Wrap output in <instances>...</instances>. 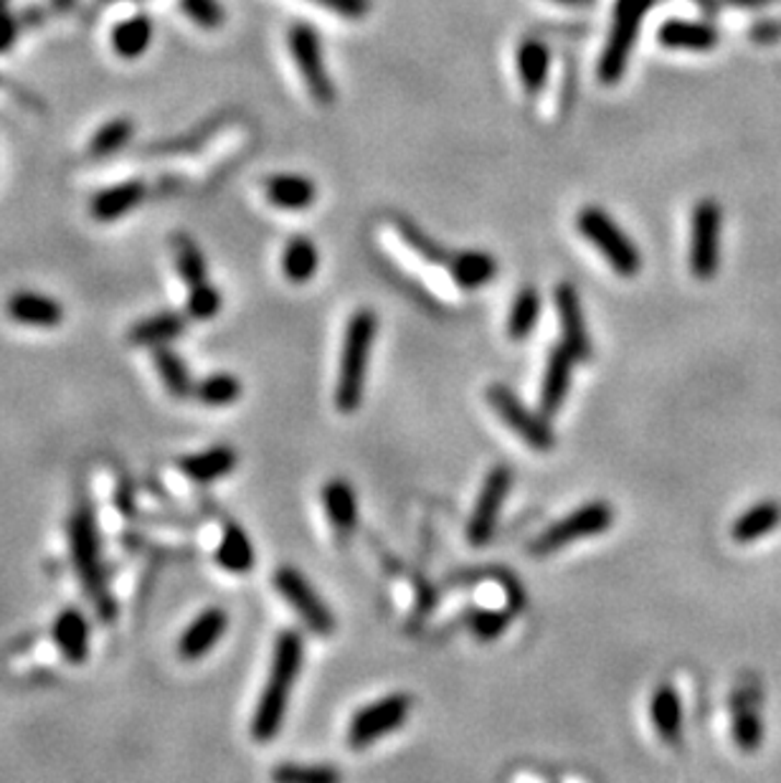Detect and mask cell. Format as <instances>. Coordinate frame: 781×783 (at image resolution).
Listing matches in <instances>:
<instances>
[{"label": "cell", "instance_id": "23", "mask_svg": "<svg viewBox=\"0 0 781 783\" xmlns=\"http://www.w3.org/2000/svg\"><path fill=\"white\" fill-rule=\"evenodd\" d=\"M323 507L330 525L338 530V535H342V538L355 530L358 498H355V490L346 482V479H330V482L323 487Z\"/></svg>", "mask_w": 781, "mask_h": 783}, {"label": "cell", "instance_id": "37", "mask_svg": "<svg viewBox=\"0 0 781 783\" xmlns=\"http://www.w3.org/2000/svg\"><path fill=\"white\" fill-rule=\"evenodd\" d=\"M188 302H186V313L188 317L194 319H213L221 313L223 297L219 292V287H213L209 279L196 287H188Z\"/></svg>", "mask_w": 781, "mask_h": 783}, {"label": "cell", "instance_id": "12", "mask_svg": "<svg viewBox=\"0 0 781 783\" xmlns=\"http://www.w3.org/2000/svg\"><path fill=\"white\" fill-rule=\"evenodd\" d=\"M275 586L279 591V596H282L284 601L300 613V619L305 621L307 629H313L315 634H323V636L333 634L335 613L328 609V604L323 601L320 594L310 586V581L298 569L282 565V569L275 573Z\"/></svg>", "mask_w": 781, "mask_h": 783}, {"label": "cell", "instance_id": "10", "mask_svg": "<svg viewBox=\"0 0 781 783\" xmlns=\"http://www.w3.org/2000/svg\"><path fill=\"white\" fill-rule=\"evenodd\" d=\"M287 44H290V54L294 63H298L300 77L307 86L310 97H313L317 105H333L335 84L330 82L328 69H325L323 46L317 31L307 26V23H294L290 28V36H287Z\"/></svg>", "mask_w": 781, "mask_h": 783}, {"label": "cell", "instance_id": "28", "mask_svg": "<svg viewBox=\"0 0 781 783\" xmlns=\"http://www.w3.org/2000/svg\"><path fill=\"white\" fill-rule=\"evenodd\" d=\"M454 284L462 290H480L498 274V261L488 252H459L450 259Z\"/></svg>", "mask_w": 781, "mask_h": 783}, {"label": "cell", "instance_id": "11", "mask_svg": "<svg viewBox=\"0 0 781 783\" xmlns=\"http://www.w3.org/2000/svg\"><path fill=\"white\" fill-rule=\"evenodd\" d=\"M510 487H513V471H510V467L498 465L488 471L467 523V540L473 548H485L492 540V535L498 530L502 507H505V500L510 494Z\"/></svg>", "mask_w": 781, "mask_h": 783}, {"label": "cell", "instance_id": "26", "mask_svg": "<svg viewBox=\"0 0 781 783\" xmlns=\"http://www.w3.org/2000/svg\"><path fill=\"white\" fill-rule=\"evenodd\" d=\"M186 315L180 313H161L153 317L140 319L138 325H132V330L127 332V340L132 346L140 348H161L173 342L175 338H180L186 332Z\"/></svg>", "mask_w": 781, "mask_h": 783}, {"label": "cell", "instance_id": "43", "mask_svg": "<svg viewBox=\"0 0 781 783\" xmlns=\"http://www.w3.org/2000/svg\"><path fill=\"white\" fill-rule=\"evenodd\" d=\"M19 38V23H15L13 13L8 11L5 0H0V51L11 49Z\"/></svg>", "mask_w": 781, "mask_h": 783}, {"label": "cell", "instance_id": "34", "mask_svg": "<svg viewBox=\"0 0 781 783\" xmlns=\"http://www.w3.org/2000/svg\"><path fill=\"white\" fill-rule=\"evenodd\" d=\"M194 396L198 404L211 406V409H223V406L238 401V396H242V381H238L234 373H211L206 375L203 381L196 383Z\"/></svg>", "mask_w": 781, "mask_h": 783}, {"label": "cell", "instance_id": "36", "mask_svg": "<svg viewBox=\"0 0 781 783\" xmlns=\"http://www.w3.org/2000/svg\"><path fill=\"white\" fill-rule=\"evenodd\" d=\"M132 132H135L132 119L127 117L109 119L107 125H102L100 130L94 132V138L90 142V153L94 157H107L112 153H117V150H123L127 142L132 140Z\"/></svg>", "mask_w": 781, "mask_h": 783}, {"label": "cell", "instance_id": "5", "mask_svg": "<svg viewBox=\"0 0 781 783\" xmlns=\"http://www.w3.org/2000/svg\"><path fill=\"white\" fill-rule=\"evenodd\" d=\"M576 226L581 236L592 246H596V249L604 254V259L609 261V267L619 271L621 277H634L637 271L642 269L640 249L629 242V236L609 219L607 211L588 206V209L579 213Z\"/></svg>", "mask_w": 781, "mask_h": 783}, {"label": "cell", "instance_id": "18", "mask_svg": "<svg viewBox=\"0 0 781 783\" xmlns=\"http://www.w3.org/2000/svg\"><path fill=\"white\" fill-rule=\"evenodd\" d=\"M731 733H733V743H736L744 753H754V750L761 748L763 721H761V710H759V705H756V698L751 690H738L736 694H733Z\"/></svg>", "mask_w": 781, "mask_h": 783}, {"label": "cell", "instance_id": "14", "mask_svg": "<svg viewBox=\"0 0 781 783\" xmlns=\"http://www.w3.org/2000/svg\"><path fill=\"white\" fill-rule=\"evenodd\" d=\"M576 363L579 361L563 342L548 353L544 383H540V413H544L546 419L556 417V413L563 409V401L571 388V373Z\"/></svg>", "mask_w": 781, "mask_h": 783}, {"label": "cell", "instance_id": "35", "mask_svg": "<svg viewBox=\"0 0 781 783\" xmlns=\"http://www.w3.org/2000/svg\"><path fill=\"white\" fill-rule=\"evenodd\" d=\"M173 252H175V267H178V274L183 282L188 287L206 282V277H209V271H206V259L194 238L175 236Z\"/></svg>", "mask_w": 781, "mask_h": 783}, {"label": "cell", "instance_id": "29", "mask_svg": "<svg viewBox=\"0 0 781 783\" xmlns=\"http://www.w3.org/2000/svg\"><path fill=\"white\" fill-rule=\"evenodd\" d=\"M217 563L223 571L244 575L254 569L257 563V553H254V546L238 525H226L223 527L221 542L217 548Z\"/></svg>", "mask_w": 781, "mask_h": 783}, {"label": "cell", "instance_id": "21", "mask_svg": "<svg viewBox=\"0 0 781 783\" xmlns=\"http://www.w3.org/2000/svg\"><path fill=\"white\" fill-rule=\"evenodd\" d=\"M650 717L660 738L669 746L683 740V700L673 685H660L650 698Z\"/></svg>", "mask_w": 781, "mask_h": 783}, {"label": "cell", "instance_id": "16", "mask_svg": "<svg viewBox=\"0 0 781 783\" xmlns=\"http://www.w3.org/2000/svg\"><path fill=\"white\" fill-rule=\"evenodd\" d=\"M226 627H229L226 611L219 609V606H211V609L198 613V617L190 621V627L183 631L178 642V654L188 662L201 659L203 654H209L213 646L219 644V639L223 636Z\"/></svg>", "mask_w": 781, "mask_h": 783}, {"label": "cell", "instance_id": "32", "mask_svg": "<svg viewBox=\"0 0 781 783\" xmlns=\"http://www.w3.org/2000/svg\"><path fill=\"white\" fill-rule=\"evenodd\" d=\"M538 319H540V292L536 287H523V290L515 294L513 305H510L508 338L513 342H523L525 338H531V332L536 330Z\"/></svg>", "mask_w": 781, "mask_h": 783}, {"label": "cell", "instance_id": "30", "mask_svg": "<svg viewBox=\"0 0 781 783\" xmlns=\"http://www.w3.org/2000/svg\"><path fill=\"white\" fill-rule=\"evenodd\" d=\"M317 267H320V254H317V246L310 238L294 236L287 242L282 252V271L287 282L307 284L315 277Z\"/></svg>", "mask_w": 781, "mask_h": 783}, {"label": "cell", "instance_id": "25", "mask_svg": "<svg viewBox=\"0 0 781 783\" xmlns=\"http://www.w3.org/2000/svg\"><path fill=\"white\" fill-rule=\"evenodd\" d=\"M779 525H781V502L761 500L748 507L744 515H738V521L731 527V538L741 542V546H748V542L761 540L763 535L777 530Z\"/></svg>", "mask_w": 781, "mask_h": 783}, {"label": "cell", "instance_id": "44", "mask_svg": "<svg viewBox=\"0 0 781 783\" xmlns=\"http://www.w3.org/2000/svg\"><path fill=\"white\" fill-rule=\"evenodd\" d=\"M556 3H563V5H592L594 0H556Z\"/></svg>", "mask_w": 781, "mask_h": 783}, {"label": "cell", "instance_id": "22", "mask_svg": "<svg viewBox=\"0 0 781 783\" xmlns=\"http://www.w3.org/2000/svg\"><path fill=\"white\" fill-rule=\"evenodd\" d=\"M265 190H267V201L275 203L277 209L282 211H305L317 198V188L313 180L290 173L272 175V178L265 183Z\"/></svg>", "mask_w": 781, "mask_h": 783}, {"label": "cell", "instance_id": "20", "mask_svg": "<svg viewBox=\"0 0 781 783\" xmlns=\"http://www.w3.org/2000/svg\"><path fill=\"white\" fill-rule=\"evenodd\" d=\"M236 449L231 446H211V449L190 454V457H183L178 467L188 479H194L198 484H211L217 479L231 475L236 469Z\"/></svg>", "mask_w": 781, "mask_h": 783}, {"label": "cell", "instance_id": "45", "mask_svg": "<svg viewBox=\"0 0 781 783\" xmlns=\"http://www.w3.org/2000/svg\"><path fill=\"white\" fill-rule=\"evenodd\" d=\"M731 3H738V5H763V3H769V0H731Z\"/></svg>", "mask_w": 781, "mask_h": 783}, {"label": "cell", "instance_id": "15", "mask_svg": "<svg viewBox=\"0 0 781 783\" xmlns=\"http://www.w3.org/2000/svg\"><path fill=\"white\" fill-rule=\"evenodd\" d=\"M51 634L56 646H59L61 657L67 659L69 665H84L86 657H90V636H92L90 619L84 617V611H79L77 606L63 609L59 617L54 619Z\"/></svg>", "mask_w": 781, "mask_h": 783}, {"label": "cell", "instance_id": "19", "mask_svg": "<svg viewBox=\"0 0 781 783\" xmlns=\"http://www.w3.org/2000/svg\"><path fill=\"white\" fill-rule=\"evenodd\" d=\"M148 196V186L142 180H125L117 183V186L100 190L97 196L92 198L90 211L97 221L102 223H112L125 219L127 213L138 209V206L145 201Z\"/></svg>", "mask_w": 781, "mask_h": 783}, {"label": "cell", "instance_id": "17", "mask_svg": "<svg viewBox=\"0 0 781 783\" xmlns=\"http://www.w3.org/2000/svg\"><path fill=\"white\" fill-rule=\"evenodd\" d=\"M8 317L26 327H59L63 323V307L49 294L21 290L5 305Z\"/></svg>", "mask_w": 781, "mask_h": 783}, {"label": "cell", "instance_id": "4", "mask_svg": "<svg viewBox=\"0 0 781 783\" xmlns=\"http://www.w3.org/2000/svg\"><path fill=\"white\" fill-rule=\"evenodd\" d=\"M652 3L655 0H617L614 3L611 31L599 61V79L604 84H617L621 74H625L629 54H632V46L637 36H640V26Z\"/></svg>", "mask_w": 781, "mask_h": 783}, {"label": "cell", "instance_id": "46", "mask_svg": "<svg viewBox=\"0 0 781 783\" xmlns=\"http://www.w3.org/2000/svg\"><path fill=\"white\" fill-rule=\"evenodd\" d=\"M74 3H77V0H54V5L61 8V11H63V8H71Z\"/></svg>", "mask_w": 781, "mask_h": 783}, {"label": "cell", "instance_id": "13", "mask_svg": "<svg viewBox=\"0 0 781 783\" xmlns=\"http://www.w3.org/2000/svg\"><path fill=\"white\" fill-rule=\"evenodd\" d=\"M553 302H556L558 319H561L563 346L571 350L579 363L588 361V358H592V342H588L586 319H584V309H581L576 287L569 282H561L553 290Z\"/></svg>", "mask_w": 781, "mask_h": 783}, {"label": "cell", "instance_id": "2", "mask_svg": "<svg viewBox=\"0 0 781 783\" xmlns=\"http://www.w3.org/2000/svg\"><path fill=\"white\" fill-rule=\"evenodd\" d=\"M69 546H71V563L82 581L84 594L92 598L94 609L105 621H112L117 613V606L112 601L107 588V573L102 563V540L97 517H94L92 505L79 502L74 515L69 521Z\"/></svg>", "mask_w": 781, "mask_h": 783}, {"label": "cell", "instance_id": "40", "mask_svg": "<svg viewBox=\"0 0 781 783\" xmlns=\"http://www.w3.org/2000/svg\"><path fill=\"white\" fill-rule=\"evenodd\" d=\"M505 627H508V619L502 617V613H496V611H477L473 617L475 634L482 636V639H492V636L502 634V631H505Z\"/></svg>", "mask_w": 781, "mask_h": 783}, {"label": "cell", "instance_id": "41", "mask_svg": "<svg viewBox=\"0 0 781 783\" xmlns=\"http://www.w3.org/2000/svg\"><path fill=\"white\" fill-rule=\"evenodd\" d=\"M313 3L328 8V11L342 15V19H353V21L363 19L371 8L369 0H313Z\"/></svg>", "mask_w": 781, "mask_h": 783}, {"label": "cell", "instance_id": "8", "mask_svg": "<svg viewBox=\"0 0 781 783\" xmlns=\"http://www.w3.org/2000/svg\"><path fill=\"white\" fill-rule=\"evenodd\" d=\"M488 404L492 406V411L505 421V426L515 431L531 449L551 452L556 446V431L551 429V423L546 421L544 413L531 411L508 386H500V383L490 386Z\"/></svg>", "mask_w": 781, "mask_h": 783}, {"label": "cell", "instance_id": "3", "mask_svg": "<svg viewBox=\"0 0 781 783\" xmlns=\"http://www.w3.org/2000/svg\"><path fill=\"white\" fill-rule=\"evenodd\" d=\"M378 332V317L371 309H358L350 315L346 338H342L338 386H335V406L342 413L361 409L365 390V371H369V355Z\"/></svg>", "mask_w": 781, "mask_h": 783}, {"label": "cell", "instance_id": "24", "mask_svg": "<svg viewBox=\"0 0 781 783\" xmlns=\"http://www.w3.org/2000/svg\"><path fill=\"white\" fill-rule=\"evenodd\" d=\"M660 44L665 49L711 51L719 46V31L700 21H667L660 28Z\"/></svg>", "mask_w": 781, "mask_h": 783}, {"label": "cell", "instance_id": "47", "mask_svg": "<svg viewBox=\"0 0 781 783\" xmlns=\"http://www.w3.org/2000/svg\"><path fill=\"white\" fill-rule=\"evenodd\" d=\"M698 3H700V5H703V8H706V11H713V8H715V3H713V0H698Z\"/></svg>", "mask_w": 781, "mask_h": 783}, {"label": "cell", "instance_id": "38", "mask_svg": "<svg viewBox=\"0 0 781 783\" xmlns=\"http://www.w3.org/2000/svg\"><path fill=\"white\" fill-rule=\"evenodd\" d=\"M180 11L186 13L188 21H194L201 28H221L226 21L221 0H180Z\"/></svg>", "mask_w": 781, "mask_h": 783}, {"label": "cell", "instance_id": "9", "mask_svg": "<svg viewBox=\"0 0 781 783\" xmlns=\"http://www.w3.org/2000/svg\"><path fill=\"white\" fill-rule=\"evenodd\" d=\"M409 713H411L409 694L398 692L371 702V705L361 708L353 717H350L348 746L353 750H363L373 746L378 738H384V735L401 728Z\"/></svg>", "mask_w": 781, "mask_h": 783}, {"label": "cell", "instance_id": "42", "mask_svg": "<svg viewBox=\"0 0 781 783\" xmlns=\"http://www.w3.org/2000/svg\"><path fill=\"white\" fill-rule=\"evenodd\" d=\"M401 231L406 236V242H409L413 249H417L419 254H424L427 259H434V261H442V249L432 242H427L424 234H421L419 229H411L409 223H401Z\"/></svg>", "mask_w": 781, "mask_h": 783}, {"label": "cell", "instance_id": "33", "mask_svg": "<svg viewBox=\"0 0 781 783\" xmlns=\"http://www.w3.org/2000/svg\"><path fill=\"white\" fill-rule=\"evenodd\" d=\"M153 361H155L158 375H161L163 386L167 388V394H173L175 398L194 396L196 383H194V378H190L188 365L183 363V358L175 353V350H171L167 346L155 348Z\"/></svg>", "mask_w": 781, "mask_h": 783}, {"label": "cell", "instance_id": "6", "mask_svg": "<svg viewBox=\"0 0 781 783\" xmlns=\"http://www.w3.org/2000/svg\"><path fill=\"white\" fill-rule=\"evenodd\" d=\"M611 525H614V510L609 502L604 500L586 502V505H581L579 510H573V513L566 515L563 521L548 525L544 533L536 535V540L531 542V553L551 556L556 550L571 546V542L607 533Z\"/></svg>", "mask_w": 781, "mask_h": 783}, {"label": "cell", "instance_id": "39", "mask_svg": "<svg viewBox=\"0 0 781 783\" xmlns=\"http://www.w3.org/2000/svg\"><path fill=\"white\" fill-rule=\"evenodd\" d=\"M272 779L279 781V783H333L338 781V771L333 769H323V766H317V769H310V766H292V763H284L279 766V769H275Z\"/></svg>", "mask_w": 781, "mask_h": 783}, {"label": "cell", "instance_id": "7", "mask_svg": "<svg viewBox=\"0 0 781 783\" xmlns=\"http://www.w3.org/2000/svg\"><path fill=\"white\" fill-rule=\"evenodd\" d=\"M721 234L723 211L721 206L703 198L696 203L690 215V271L700 282H708L721 269Z\"/></svg>", "mask_w": 781, "mask_h": 783}, {"label": "cell", "instance_id": "1", "mask_svg": "<svg viewBox=\"0 0 781 783\" xmlns=\"http://www.w3.org/2000/svg\"><path fill=\"white\" fill-rule=\"evenodd\" d=\"M302 659H305V642H302L300 631H282L275 642L272 667H269L267 685L259 694V705L252 717V735L259 743L272 740L282 728L287 702H290L294 682L300 677Z\"/></svg>", "mask_w": 781, "mask_h": 783}, {"label": "cell", "instance_id": "31", "mask_svg": "<svg viewBox=\"0 0 781 783\" xmlns=\"http://www.w3.org/2000/svg\"><path fill=\"white\" fill-rule=\"evenodd\" d=\"M548 63H551V54H548V46L538 42V38H528L517 49V71H521V82L531 97H536L544 90L548 79Z\"/></svg>", "mask_w": 781, "mask_h": 783}, {"label": "cell", "instance_id": "27", "mask_svg": "<svg viewBox=\"0 0 781 783\" xmlns=\"http://www.w3.org/2000/svg\"><path fill=\"white\" fill-rule=\"evenodd\" d=\"M155 26L148 15H130L112 28V49L119 59H140L153 44Z\"/></svg>", "mask_w": 781, "mask_h": 783}]
</instances>
